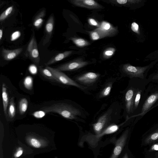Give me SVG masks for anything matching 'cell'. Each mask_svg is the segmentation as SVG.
Segmentation results:
<instances>
[{
	"label": "cell",
	"mask_w": 158,
	"mask_h": 158,
	"mask_svg": "<svg viewBox=\"0 0 158 158\" xmlns=\"http://www.w3.org/2000/svg\"><path fill=\"white\" fill-rule=\"evenodd\" d=\"M46 113L43 110H41L34 112L33 115L36 118H41L45 116Z\"/></svg>",
	"instance_id": "obj_31"
},
{
	"label": "cell",
	"mask_w": 158,
	"mask_h": 158,
	"mask_svg": "<svg viewBox=\"0 0 158 158\" xmlns=\"http://www.w3.org/2000/svg\"><path fill=\"white\" fill-rule=\"evenodd\" d=\"M29 71L32 74L34 75L37 72V69L36 66L34 65H31L29 67Z\"/></svg>",
	"instance_id": "obj_36"
},
{
	"label": "cell",
	"mask_w": 158,
	"mask_h": 158,
	"mask_svg": "<svg viewBox=\"0 0 158 158\" xmlns=\"http://www.w3.org/2000/svg\"><path fill=\"white\" fill-rule=\"evenodd\" d=\"M158 99V91L152 94L147 99L142 107L140 115H143L149 111Z\"/></svg>",
	"instance_id": "obj_14"
},
{
	"label": "cell",
	"mask_w": 158,
	"mask_h": 158,
	"mask_svg": "<svg viewBox=\"0 0 158 158\" xmlns=\"http://www.w3.org/2000/svg\"><path fill=\"white\" fill-rule=\"evenodd\" d=\"M23 154V151L22 150H20L18 151L16 154L15 155L16 157H18L20 156Z\"/></svg>",
	"instance_id": "obj_38"
},
{
	"label": "cell",
	"mask_w": 158,
	"mask_h": 158,
	"mask_svg": "<svg viewBox=\"0 0 158 158\" xmlns=\"http://www.w3.org/2000/svg\"><path fill=\"white\" fill-rule=\"evenodd\" d=\"M40 110L46 113L58 114L63 117L68 119H74L81 115L80 110L72 105L64 103H59L50 106L42 107Z\"/></svg>",
	"instance_id": "obj_1"
},
{
	"label": "cell",
	"mask_w": 158,
	"mask_h": 158,
	"mask_svg": "<svg viewBox=\"0 0 158 158\" xmlns=\"http://www.w3.org/2000/svg\"><path fill=\"white\" fill-rule=\"evenodd\" d=\"M72 52L73 51H66L58 54L52 57L48 62L45 64V65L46 66H48L64 59L71 55Z\"/></svg>",
	"instance_id": "obj_17"
},
{
	"label": "cell",
	"mask_w": 158,
	"mask_h": 158,
	"mask_svg": "<svg viewBox=\"0 0 158 158\" xmlns=\"http://www.w3.org/2000/svg\"><path fill=\"white\" fill-rule=\"evenodd\" d=\"M110 113H107L98 120L97 122L93 125L95 132L97 135L101 134L105 129L110 120Z\"/></svg>",
	"instance_id": "obj_11"
},
{
	"label": "cell",
	"mask_w": 158,
	"mask_h": 158,
	"mask_svg": "<svg viewBox=\"0 0 158 158\" xmlns=\"http://www.w3.org/2000/svg\"><path fill=\"white\" fill-rule=\"evenodd\" d=\"M116 50L113 47L105 49L103 53V57L104 59H108L111 57L114 54Z\"/></svg>",
	"instance_id": "obj_25"
},
{
	"label": "cell",
	"mask_w": 158,
	"mask_h": 158,
	"mask_svg": "<svg viewBox=\"0 0 158 158\" xmlns=\"http://www.w3.org/2000/svg\"><path fill=\"white\" fill-rule=\"evenodd\" d=\"M129 131L126 130L116 143L113 154L110 158H118L120 154L127 141Z\"/></svg>",
	"instance_id": "obj_7"
},
{
	"label": "cell",
	"mask_w": 158,
	"mask_h": 158,
	"mask_svg": "<svg viewBox=\"0 0 158 158\" xmlns=\"http://www.w3.org/2000/svg\"><path fill=\"white\" fill-rule=\"evenodd\" d=\"M150 158H158V157H154V158H152V157H151Z\"/></svg>",
	"instance_id": "obj_42"
},
{
	"label": "cell",
	"mask_w": 158,
	"mask_h": 158,
	"mask_svg": "<svg viewBox=\"0 0 158 158\" xmlns=\"http://www.w3.org/2000/svg\"><path fill=\"white\" fill-rule=\"evenodd\" d=\"M120 4H132L138 3L141 1L140 0H117L113 1Z\"/></svg>",
	"instance_id": "obj_29"
},
{
	"label": "cell",
	"mask_w": 158,
	"mask_h": 158,
	"mask_svg": "<svg viewBox=\"0 0 158 158\" xmlns=\"http://www.w3.org/2000/svg\"><path fill=\"white\" fill-rule=\"evenodd\" d=\"M158 140V128L146 136L144 140L143 144L149 145Z\"/></svg>",
	"instance_id": "obj_20"
},
{
	"label": "cell",
	"mask_w": 158,
	"mask_h": 158,
	"mask_svg": "<svg viewBox=\"0 0 158 158\" xmlns=\"http://www.w3.org/2000/svg\"><path fill=\"white\" fill-rule=\"evenodd\" d=\"M24 84L25 87L28 89H30L33 86V80L30 76L26 77L24 80Z\"/></svg>",
	"instance_id": "obj_30"
},
{
	"label": "cell",
	"mask_w": 158,
	"mask_h": 158,
	"mask_svg": "<svg viewBox=\"0 0 158 158\" xmlns=\"http://www.w3.org/2000/svg\"><path fill=\"white\" fill-rule=\"evenodd\" d=\"M45 67L52 72V74L58 80L59 83L64 85L75 86L82 89L85 88V87L79 85L64 73L57 69V68H54L49 66H46Z\"/></svg>",
	"instance_id": "obj_3"
},
{
	"label": "cell",
	"mask_w": 158,
	"mask_h": 158,
	"mask_svg": "<svg viewBox=\"0 0 158 158\" xmlns=\"http://www.w3.org/2000/svg\"><path fill=\"white\" fill-rule=\"evenodd\" d=\"M28 100L25 98H23L20 100L19 103V109L20 113L21 115L24 114L28 108Z\"/></svg>",
	"instance_id": "obj_22"
},
{
	"label": "cell",
	"mask_w": 158,
	"mask_h": 158,
	"mask_svg": "<svg viewBox=\"0 0 158 158\" xmlns=\"http://www.w3.org/2000/svg\"><path fill=\"white\" fill-rule=\"evenodd\" d=\"M96 29L101 31L105 37L113 36L118 32L117 28L114 27L112 24L106 21H103L100 23V27Z\"/></svg>",
	"instance_id": "obj_8"
},
{
	"label": "cell",
	"mask_w": 158,
	"mask_h": 158,
	"mask_svg": "<svg viewBox=\"0 0 158 158\" xmlns=\"http://www.w3.org/2000/svg\"><path fill=\"white\" fill-rule=\"evenodd\" d=\"M3 30L2 29H0V40L1 41L3 37Z\"/></svg>",
	"instance_id": "obj_40"
},
{
	"label": "cell",
	"mask_w": 158,
	"mask_h": 158,
	"mask_svg": "<svg viewBox=\"0 0 158 158\" xmlns=\"http://www.w3.org/2000/svg\"><path fill=\"white\" fill-rule=\"evenodd\" d=\"M158 151V143L155 144L151 147L150 151Z\"/></svg>",
	"instance_id": "obj_37"
},
{
	"label": "cell",
	"mask_w": 158,
	"mask_h": 158,
	"mask_svg": "<svg viewBox=\"0 0 158 158\" xmlns=\"http://www.w3.org/2000/svg\"><path fill=\"white\" fill-rule=\"evenodd\" d=\"M71 40L76 45L80 47H83L90 44L88 41L81 38H72Z\"/></svg>",
	"instance_id": "obj_23"
},
{
	"label": "cell",
	"mask_w": 158,
	"mask_h": 158,
	"mask_svg": "<svg viewBox=\"0 0 158 158\" xmlns=\"http://www.w3.org/2000/svg\"><path fill=\"white\" fill-rule=\"evenodd\" d=\"M39 69L41 74L44 77L52 81L59 83L58 80L47 68H44L43 66H39Z\"/></svg>",
	"instance_id": "obj_19"
},
{
	"label": "cell",
	"mask_w": 158,
	"mask_h": 158,
	"mask_svg": "<svg viewBox=\"0 0 158 158\" xmlns=\"http://www.w3.org/2000/svg\"><path fill=\"white\" fill-rule=\"evenodd\" d=\"M55 23L53 14H52L47 20L45 28V35L43 45H45L48 43L52 37L54 28Z\"/></svg>",
	"instance_id": "obj_10"
},
{
	"label": "cell",
	"mask_w": 158,
	"mask_h": 158,
	"mask_svg": "<svg viewBox=\"0 0 158 158\" xmlns=\"http://www.w3.org/2000/svg\"><path fill=\"white\" fill-rule=\"evenodd\" d=\"M46 14V10L44 9L36 15L33 22V25L36 29L40 28L43 24Z\"/></svg>",
	"instance_id": "obj_18"
},
{
	"label": "cell",
	"mask_w": 158,
	"mask_h": 158,
	"mask_svg": "<svg viewBox=\"0 0 158 158\" xmlns=\"http://www.w3.org/2000/svg\"><path fill=\"white\" fill-rule=\"evenodd\" d=\"M149 67V66H135L129 64H126L124 65L123 70L124 72L131 78H143L145 73Z\"/></svg>",
	"instance_id": "obj_4"
},
{
	"label": "cell",
	"mask_w": 158,
	"mask_h": 158,
	"mask_svg": "<svg viewBox=\"0 0 158 158\" xmlns=\"http://www.w3.org/2000/svg\"><path fill=\"white\" fill-rule=\"evenodd\" d=\"M70 2L75 6L88 9H99L104 8L93 0H72Z\"/></svg>",
	"instance_id": "obj_9"
},
{
	"label": "cell",
	"mask_w": 158,
	"mask_h": 158,
	"mask_svg": "<svg viewBox=\"0 0 158 158\" xmlns=\"http://www.w3.org/2000/svg\"><path fill=\"white\" fill-rule=\"evenodd\" d=\"M99 76L98 73L89 72L78 77L77 80L78 81L82 84H90L95 82Z\"/></svg>",
	"instance_id": "obj_13"
},
{
	"label": "cell",
	"mask_w": 158,
	"mask_h": 158,
	"mask_svg": "<svg viewBox=\"0 0 158 158\" xmlns=\"http://www.w3.org/2000/svg\"><path fill=\"white\" fill-rule=\"evenodd\" d=\"M123 158H130L127 153H126L123 156Z\"/></svg>",
	"instance_id": "obj_41"
},
{
	"label": "cell",
	"mask_w": 158,
	"mask_h": 158,
	"mask_svg": "<svg viewBox=\"0 0 158 158\" xmlns=\"http://www.w3.org/2000/svg\"><path fill=\"white\" fill-rule=\"evenodd\" d=\"M8 113V117L10 119H14L16 114V109L14 97L10 100Z\"/></svg>",
	"instance_id": "obj_21"
},
{
	"label": "cell",
	"mask_w": 158,
	"mask_h": 158,
	"mask_svg": "<svg viewBox=\"0 0 158 158\" xmlns=\"http://www.w3.org/2000/svg\"><path fill=\"white\" fill-rule=\"evenodd\" d=\"M13 9V6H12L8 7L4 10L0 15V21L2 22L7 18L10 14L11 13Z\"/></svg>",
	"instance_id": "obj_27"
},
{
	"label": "cell",
	"mask_w": 158,
	"mask_h": 158,
	"mask_svg": "<svg viewBox=\"0 0 158 158\" xmlns=\"http://www.w3.org/2000/svg\"><path fill=\"white\" fill-rule=\"evenodd\" d=\"M131 29L134 32L139 34L140 33V29L138 25L134 22L131 25Z\"/></svg>",
	"instance_id": "obj_33"
},
{
	"label": "cell",
	"mask_w": 158,
	"mask_h": 158,
	"mask_svg": "<svg viewBox=\"0 0 158 158\" xmlns=\"http://www.w3.org/2000/svg\"><path fill=\"white\" fill-rule=\"evenodd\" d=\"M89 63L81 59L73 60L58 67L57 69L61 71H72L80 69L88 65Z\"/></svg>",
	"instance_id": "obj_5"
},
{
	"label": "cell",
	"mask_w": 158,
	"mask_h": 158,
	"mask_svg": "<svg viewBox=\"0 0 158 158\" xmlns=\"http://www.w3.org/2000/svg\"><path fill=\"white\" fill-rule=\"evenodd\" d=\"M26 49L25 52V56L32 61L36 65L39 66L40 60V58L38 49L37 43L34 34Z\"/></svg>",
	"instance_id": "obj_2"
},
{
	"label": "cell",
	"mask_w": 158,
	"mask_h": 158,
	"mask_svg": "<svg viewBox=\"0 0 158 158\" xmlns=\"http://www.w3.org/2000/svg\"><path fill=\"white\" fill-rule=\"evenodd\" d=\"M152 78L154 80L158 81V73L152 77Z\"/></svg>",
	"instance_id": "obj_39"
},
{
	"label": "cell",
	"mask_w": 158,
	"mask_h": 158,
	"mask_svg": "<svg viewBox=\"0 0 158 158\" xmlns=\"http://www.w3.org/2000/svg\"><path fill=\"white\" fill-rule=\"evenodd\" d=\"M88 21L89 24L91 25L96 26L98 28L100 27V23H99L94 19L92 18H89Z\"/></svg>",
	"instance_id": "obj_35"
},
{
	"label": "cell",
	"mask_w": 158,
	"mask_h": 158,
	"mask_svg": "<svg viewBox=\"0 0 158 158\" xmlns=\"http://www.w3.org/2000/svg\"><path fill=\"white\" fill-rule=\"evenodd\" d=\"M119 128L118 125L114 124L109 126L105 129L99 135L96 136H88L86 137L85 139L88 143L92 145H94L98 142L99 138L105 135L113 133L117 131Z\"/></svg>",
	"instance_id": "obj_6"
},
{
	"label": "cell",
	"mask_w": 158,
	"mask_h": 158,
	"mask_svg": "<svg viewBox=\"0 0 158 158\" xmlns=\"http://www.w3.org/2000/svg\"><path fill=\"white\" fill-rule=\"evenodd\" d=\"M89 33L91 39L93 41H96L105 38V36L96 29L94 31H89Z\"/></svg>",
	"instance_id": "obj_24"
},
{
	"label": "cell",
	"mask_w": 158,
	"mask_h": 158,
	"mask_svg": "<svg viewBox=\"0 0 158 158\" xmlns=\"http://www.w3.org/2000/svg\"><path fill=\"white\" fill-rule=\"evenodd\" d=\"M112 87V83H110L108 84L103 89L100 94V97H106L108 96L110 94Z\"/></svg>",
	"instance_id": "obj_26"
},
{
	"label": "cell",
	"mask_w": 158,
	"mask_h": 158,
	"mask_svg": "<svg viewBox=\"0 0 158 158\" xmlns=\"http://www.w3.org/2000/svg\"><path fill=\"white\" fill-rule=\"evenodd\" d=\"M136 91L134 89H130L125 94L126 109L128 113L133 112L134 110V102Z\"/></svg>",
	"instance_id": "obj_12"
},
{
	"label": "cell",
	"mask_w": 158,
	"mask_h": 158,
	"mask_svg": "<svg viewBox=\"0 0 158 158\" xmlns=\"http://www.w3.org/2000/svg\"><path fill=\"white\" fill-rule=\"evenodd\" d=\"M141 91L139 89L136 90V92L134 102V110L138 108L140 102Z\"/></svg>",
	"instance_id": "obj_28"
},
{
	"label": "cell",
	"mask_w": 158,
	"mask_h": 158,
	"mask_svg": "<svg viewBox=\"0 0 158 158\" xmlns=\"http://www.w3.org/2000/svg\"><path fill=\"white\" fill-rule=\"evenodd\" d=\"M23 48L12 50H9L3 48L2 50V55L4 59L7 61L13 60L17 57L23 51Z\"/></svg>",
	"instance_id": "obj_16"
},
{
	"label": "cell",
	"mask_w": 158,
	"mask_h": 158,
	"mask_svg": "<svg viewBox=\"0 0 158 158\" xmlns=\"http://www.w3.org/2000/svg\"><path fill=\"white\" fill-rule=\"evenodd\" d=\"M21 36V33L19 31H15L12 34L10 38V40L14 41L18 39Z\"/></svg>",
	"instance_id": "obj_34"
},
{
	"label": "cell",
	"mask_w": 158,
	"mask_h": 158,
	"mask_svg": "<svg viewBox=\"0 0 158 158\" xmlns=\"http://www.w3.org/2000/svg\"><path fill=\"white\" fill-rule=\"evenodd\" d=\"M2 98L3 111L5 118L8 120V106L9 105V97L8 90L6 84L3 83L2 85Z\"/></svg>",
	"instance_id": "obj_15"
},
{
	"label": "cell",
	"mask_w": 158,
	"mask_h": 158,
	"mask_svg": "<svg viewBox=\"0 0 158 158\" xmlns=\"http://www.w3.org/2000/svg\"><path fill=\"white\" fill-rule=\"evenodd\" d=\"M31 145L36 148H39L41 147V144L39 141L35 138H31L30 140Z\"/></svg>",
	"instance_id": "obj_32"
}]
</instances>
